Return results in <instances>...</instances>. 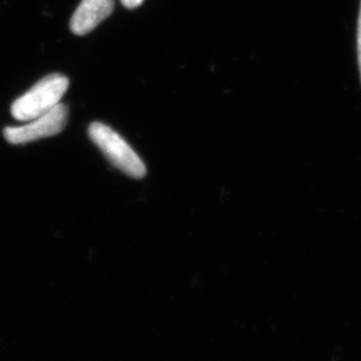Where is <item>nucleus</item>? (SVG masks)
Masks as SVG:
<instances>
[{"instance_id": "nucleus-1", "label": "nucleus", "mask_w": 361, "mask_h": 361, "mask_svg": "<svg viewBox=\"0 0 361 361\" xmlns=\"http://www.w3.org/2000/svg\"><path fill=\"white\" fill-rule=\"evenodd\" d=\"M69 81L61 74H51L40 80L33 88L14 101L12 116L18 121L31 122L58 106L68 89Z\"/></svg>"}, {"instance_id": "nucleus-2", "label": "nucleus", "mask_w": 361, "mask_h": 361, "mask_svg": "<svg viewBox=\"0 0 361 361\" xmlns=\"http://www.w3.org/2000/svg\"><path fill=\"white\" fill-rule=\"evenodd\" d=\"M89 136L108 158V161L126 176L140 179L147 174V167L140 156L110 126L94 122L89 126Z\"/></svg>"}, {"instance_id": "nucleus-3", "label": "nucleus", "mask_w": 361, "mask_h": 361, "mask_svg": "<svg viewBox=\"0 0 361 361\" xmlns=\"http://www.w3.org/2000/svg\"><path fill=\"white\" fill-rule=\"evenodd\" d=\"M68 120V108L59 103L42 116L23 126H10L4 129V137L11 144H25L62 133Z\"/></svg>"}, {"instance_id": "nucleus-4", "label": "nucleus", "mask_w": 361, "mask_h": 361, "mask_svg": "<svg viewBox=\"0 0 361 361\" xmlns=\"http://www.w3.org/2000/svg\"><path fill=\"white\" fill-rule=\"evenodd\" d=\"M115 0H82L71 20V30L76 35H85L113 13Z\"/></svg>"}, {"instance_id": "nucleus-5", "label": "nucleus", "mask_w": 361, "mask_h": 361, "mask_svg": "<svg viewBox=\"0 0 361 361\" xmlns=\"http://www.w3.org/2000/svg\"><path fill=\"white\" fill-rule=\"evenodd\" d=\"M357 51H358V65L359 71H360L361 80V3L360 12H359L358 18V30H357Z\"/></svg>"}, {"instance_id": "nucleus-6", "label": "nucleus", "mask_w": 361, "mask_h": 361, "mask_svg": "<svg viewBox=\"0 0 361 361\" xmlns=\"http://www.w3.org/2000/svg\"><path fill=\"white\" fill-rule=\"evenodd\" d=\"M126 8H136L143 4L144 0H121Z\"/></svg>"}]
</instances>
